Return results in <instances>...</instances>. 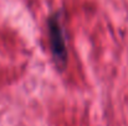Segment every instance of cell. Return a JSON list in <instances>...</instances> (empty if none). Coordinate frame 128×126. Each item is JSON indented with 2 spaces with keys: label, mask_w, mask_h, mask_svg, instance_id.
<instances>
[{
  "label": "cell",
  "mask_w": 128,
  "mask_h": 126,
  "mask_svg": "<svg viewBox=\"0 0 128 126\" xmlns=\"http://www.w3.org/2000/svg\"><path fill=\"white\" fill-rule=\"evenodd\" d=\"M48 35L51 42V53L55 62L60 67H65L67 63V48L64 37V29L57 15H51L47 20Z\"/></svg>",
  "instance_id": "1"
}]
</instances>
